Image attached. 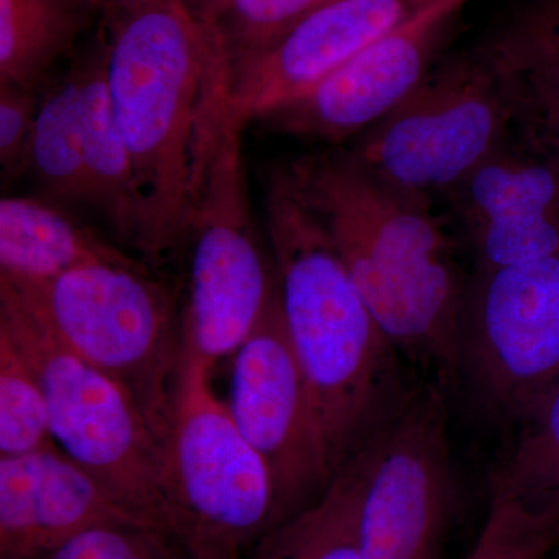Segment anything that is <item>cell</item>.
Listing matches in <instances>:
<instances>
[{
  "instance_id": "obj_12",
  "label": "cell",
  "mask_w": 559,
  "mask_h": 559,
  "mask_svg": "<svg viewBox=\"0 0 559 559\" xmlns=\"http://www.w3.org/2000/svg\"><path fill=\"white\" fill-rule=\"evenodd\" d=\"M471 0H423L314 91L264 117L293 138L342 142L373 127L428 75Z\"/></svg>"
},
{
  "instance_id": "obj_11",
  "label": "cell",
  "mask_w": 559,
  "mask_h": 559,
  "mask_svg": "<svg viewBox=\"0 0 559 559\" xmlns=\"http://www.w3.org/2000/svg\"><path fill=\"white\" fill-rule=\"evenodd\" d=\"M227 409L270 471L280 522L333 480L307 382L286 331L278 285L231 362Z\"/></svg>"
},
{
  "instance_id": "obj_23",
  "label": "cell",
  "mask_w": 559,
  "mask_h": 559,
  "mask_svg": "<svg viewBox=\"0 0 559 559\" xmlns=\"http://www.w3.org/2000/svg\"><path fill=\"white\" fill-rule=\"evenodd\" d=\"M476 49L506 75L559 72V0H527Z\"/></svg>"
},
{
  "instance_id": "obj_17",
  "label": "cell",
  "mask_w": 559,
  "mask_h": 559,
  "mask_svg": "<svg viewBox=\"0 0 559 559\" xmlns=\"http://www.w3.org/2000/svg\"><path fill=\"white\" fill-rule=\"evenodd\" d=\"M105 36L75 64L80 84V114L84 156L94 207L112 224L124 240L135 241L139 201L134 170L121 135L106 76Z\"/></svg>"
},
{
  "instance_id": "obj_9",
  "label": "cell",
  "mask_w": 559,
  "mask_h": 559,
  "mask_svg": "<svg viewBox=\"0 0 559 559\" xmlns=\"http://www.w3.org/2000/svg\"><path fill=\"white\" fill-rule=\"evenodd\" d=\"M459 377L476 399L521 421L559 382V252L477 266L459 322Z\"/></svg>"
},
{
  "instance_id": "obj_4",
  "label": "cell",
  "mask_w": 559,
  "mask_h": 559,
  "mask_svg": "<svg viewBox=\"0 0 559 559\" xmlns=\"http://www.w3.org/2000/svg\"><path fill=\"white\" fill-rule=\"evenodd\" d=\"M0 288L58 345L119 384L162 441L182 369V322L170 293L142 264H91Z\"/></svg>"
},
{
  "instance_id": "obj_26",
  "label": "cell",
  "mask_w": 559,
  "mask_h": 559,
  "mask_svg": "<svg viewBox=\"0 0 559 559\" xmlns=\"http://www.w3.org/2000/svg\"><path fill=\"white\" fill-rule=\"evenodd\" d=\"M46 559H187L164 530L134 521H110L81 530Z\"/></svg>"
},
{
  "instance_id": "obj_25",
  "label": "cell",
  "mask_w": 559,
  "mask_h": 559,
  "mask_svg": "<svg viewBox=\"0 0 559 559\" xmlns=\"http://www.w3.org/2000/svg\"><path fill=\"white\" fill-rule=\"evenodd\" d=\"M331 0H230L215 32L230 64L259 53Z\"/></svg>"
},
{
  "instance_id": "obj_30",
  "label": "cell",
  "mask_w": 559,
  "mask_h": 559,
  "mask_svg": "<svg viewBox=\"0 0 559 559\" xmlns=\"http://www.w3.org/2000/svg\"><path fill=\"white\" fill-rule=\"evenodd\" d=\"M103 2L112 10H127L143 5V3L151 2V0H103Z\"/></svg>"
},
{
  "instance_id": "obj_19",
  "label": "cell",
  "mask_w": 559,
  "mask_h": 559,
  "mask_svg": "<svg viewBox=\"0 0 559 559\" xmlns=\"http://www.w3.org/2000/svg\"><path fill=\"white\" fill-rule=\"evenodd\" d=\"M359 503L356 455L314 502L271 528L253 546L250 559H364Z\"/></svg>"
},
{
  "instance_id": "obj_7",
  "label": "cell",
  "mask_w": 559,
  "mask_h": 559,
  "mask_svg": "<svg viewBox=\"0 0 559 559\" xmlns=\"http://www.w3.org/2000/svg\"><path fill=\"white\" fill-rule=\"evenodd\" d=\"M513 123L506 76L474 49L433 66L349 156L389 189L426 198L502 148Z\"/></svg>"
},
{
  "instance_id": "obj_24",
  "label": "cell",
  "mask_w": 559,
  "mask_h": 559,
  "mask_svg": "<svg viewBox=\"0 0 559 559\" xmlns=\"http://www.w3.org/2000/svg\"><path fill=\"white\" fill-rule=\"evenodd\" d=\"M57 447L50 412L27 360L0 336V457Z\"/></svg>"
},
{
  "instance_id": "obj_21",
  "label": "cell",
  "mask_w": 559,
  "mask_h": 559,
  "mask_svg": "<svg viewBox=\"0 0 559 559\" xmlns=\"http://www.w3.org/2000/svg\"><path fill=\"white\" fill-rule=\"evenodd\" d=\"M558 546L559 496L492 488L487 518L465 559H549Z\"/></svg>"
},
{
  "instance_id": "obj_14",
  "label": "cell",
  "mask_w": 559,
  "mask_h": 559,
  "mask_svg": "<svg viewBox=\"0 0 559 559\" xmlns=\"http://www.w3.org/2000/svg\"><path fill=\"white\" fill-rule=\"evenodd\" d=\"M481 267L559 252V165L492 153L451 189Z\"/></svg>"
},
{
  "instance_id": "obj_5",
  "label": "cell",
  "mask_w": 559,
  "mask_h": 559,
  "mask_svg": "<svg viewBox=\"0 0 559 559\" xmlns=\"http://www.w3.org/2000/svg\"><path fill=\"white\" fill-rule=\"evenodd\" d=\"M205 364L183 355L160 441L165 525L187 559H245L280 524L274 481L216 399Z\"/></svg>"
},
{
  "instance_id": "obj_28",
  "label": "cell",
  "mask_w": 559,
  "mask_h": 559,
  "mask_svg": "<svg viewBox=\"0 0 559 559\" xmlns=\"http://www.w3.org/2000/svg\"><path fill=\"white\" fill-rule=\"evenodd\" d=\"M38 105L35 91L0 84V164L7 176L28 170Z\"/></svg>"
},
{
  "instance_id": "obj_18",
  "label": "cell",
  "mask_w": 559,
  "mask_h": 559,
  "mask_svg": "<svg viewBox=\"0 0 559 559\" xmlns=\"http://www.w3.org/2000/svg\"><path fill=\"white\" fill-rule=\"evenodd\" d=\"M105 7L103 0H0V84L35 91Z\"/></svg>"
},
{
  "instance_id": "obj_29",
  "label": "cell",
  "mask_w": 559,
  "mask_h": 559,
  "mask_svg": "<svg viewBox=\"0 0 559 559\" xmlns=\"http://www.w3.org/2000/svg\"><path fill=\"white\" fill-rule=\"evenodd\" d=\"M191 14L205 27L213 28L223 16L230 0H183Z\"/></svg>"
},
{
  "instance_id": "obj_15",
  "label": "cell",
  "mask_w": 559,
  "mask_h": 559,
  "mask_svg": "<svg viewBox=\"0 0 559 559\" xmlns=\"http://www.w3.org/2000/svg\"><path fill=\"white\" fill-rule=\"evenodd\" d=\"M110 521L153 525L58 447L0 457V559H46L81 530Z\"/></svg>"
},
{
  "instance_id": "obj_8",
  "label": "cell",
  "mask_w": 559,
  "mask_h": 559,
  "mask_svg": "<svg viewBox=\"0 0 559 559\" xmlns=\"http://www.w3.org/2000/svg\"><path fill=\"white\" fill-rule=\"evenodd\" d=\"M0 336L11 342L38 378L49 404L55 444L90 471L121 506L168 533L159 485L160 440L138 404L102 371L51 340L2 288Z\"/></svg>"
},
{
  "instance_id": "obj_22",
  "label": "cell",
  "mask_w": 559,
  "mask_h": 559,
  "mask_svg": "<svg viewBox=\"0 0 559 559\" xmlns=\"http://www.w3.org/2000/svg\"><path fill=\"white\" fill-rule=\"evenodd\" d=\"M520 423V436L496 471L492 488L532 498L559 496V382Z\"/></svg>"
},
{
  "instance_id": "obj_3",
  "label": "cell",
  "mask_w": 559,
  "mask_h": 559,
  "mask_svg": "<svg viewBox=\"0 0 559 559\" xmlns=\"http://www.w3.org/2000/svg\"><path fill=\"white\" fill-rule=\"evenodd\" d=\"M286 171L390 342L443 388L457 380L468 278L428 201L389 189L349 154L307 157Z\"/></svg>"
},
{
  "instance_id": "obj_20",
  "label": "cell",
  "mask_w": 559,
  "mask_h": 559,
  "mask_svg": "<svg viewBox=\"0 0 559 559\" xmlns=\"http://www.w3.org/2000/svg\"><path fill=\"white\" fill-rule=\"evenodd\" d=\"M28 168L53 200L92 204L75 66L39 100Z\"/></svg>"
},
{
  "instance_id": "obj_2",
  "label": "cell",
  "mask_w": 559,
  "mask_h": 559,
  "mask_svg": "<svg viewBox=\"0 0 559 559\" xmlns=\"http://www.w3.org/2000/svg\"><path fill=\"white\" fill-rule=\"evenodd\" d=\"M106 43L110 100L138 190L134 245L162 260L189 237L202 145L229 57L183 0L114 10Z\"/></svg>"
},
{
  "instance_id": "obj_13",
  "label": "cell",
  "mask_w": 559,
  "mask_h": 559,
  "mask_svg": "<svg viewBox=\"0 0 559 559\" xmlns=\"http://www.w3.org/2000/svg\"><path fill=\"white\" fill-rule=\"evenodd\" d=\"M423 0H331L270 47L230 64L229 114L241 127L299 100Z\"/></svg>"
},
{
  "instance_id": "obj_10",
  "label": "cell",
  "mask_w": 559,
  "mask_h": 559,
  "mask_svg": "<svg viewBox=\"0 0 559 559\" xmlns=\"http://www.w3.org/2000/svg\"><path fill=\"white\" fill-rule=\"evenodd\" d=\"M443 385L412 389L359 452L364 559H439L455 498Z\"/></svg>"
},
{
  "instance_id": "obj_27",
  "label": "cell",
  "mask_w": 559,
  "mask_h": 559,
  "mask_svg": "<svg viewBox=\"0 0 559 559\" xmlns=\"http://www.w3.org/2000/svg\"><path fill=\"white\" fill-rule=\"evenodd\" d=\"M502 75L510 86L514 123L559 165V72Z\"/></svg>"
},
{
  "instance_id": "obj_6",
  "label": "cell",
  "mask_w": 559,
  "mask_h": 559,
  "mask_svg": "<svg viewBox=\"0 0 559 559\" xmlns=\"http://www.w3.org/2000/svg\"><path fill=\"white\" fill-rule=\"evenodd\" d=\"M242 130L227 105L202 151L186 242L190 278L180 316L183 355L212 370L248 340L277 288L250 215Z\"/></svg>"
},
{
  "instance_id": "obj_16",
  "label": "cell",
  "mask_w": 559,
  "mask_h": 559,
  "mask_svg": "<svg viewBox=\"0 0 559 559\" xmlns=\"http://www.w3.org/2000/svg\"><path fill=\"white\" fill-rule=\"evenodd\" d=\"M100 263L140 264L46 202L0 201V282L36 285Z\"/></svg>"
},
{
  "instance_id": "obj_1",
  "label": "cell",
  "mask_w": 559,
  "mask_h": 559,
  "mask_svg": "<svg viewBox=\"0 0 559 559\" xmlns=\"http://www.w3.org/2000/svg\"><path fill=\"white\" fill-rule=\"evenodd\" d=\"M264 223L290 347L334 477L395 417L412 389L404 385L399 349L286 168L267 180Z\"/></svg>"
}]
</instances>
